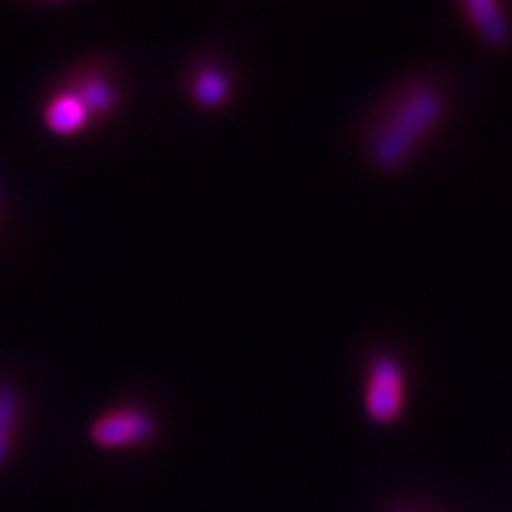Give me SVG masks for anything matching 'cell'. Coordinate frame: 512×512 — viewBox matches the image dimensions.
Segmentation results:
<instances>
[{
	"label": "cell",
	"instance_id": "8",
	"mask_svg": "<svg viewBox=\"0 0 512 512\" xmlns=\"http://www.w3.org/2000/svg\"><path fill=\"white\" fill-rule=\"evenodd\" d=\"M79 95L83 105H86L88 112H107L110 107L117 102V93L112 91V86L102 79H91V81H83L79 91H74Z\"/></svg>",
	"mask_w": 512,
	"mask_h": 512
},
{
	"label": "cell",
	"instance_id": "1",
	"mask_svg": "<svg viewBox=\"0 0 512 512\" xmlns=\"http://www.w3.org/2000/svg\"><path fill=\"white\" fill-rule=\"evenodd\" d=\"M441 112H444V102H441L439 93L427 91V88L403 100V105L380 128V133L373 138V145H370V157H373L375 166L392 171L406 162L415 145L441 119Z\"/></svg>",
	"mask_w": 512,
	"mask_h": 512
},
{
	"label": "cell",
	"instance_id": "3",
	"mask_svg": "<svg viewBox=\"0 0 512 512\" xmlns=\"http://www.w3.org/2000/svg\"><path fill=\"white\" fill-rule=\"evenodd\" d=\"M157 432L155 420L140 411H119L100 418L93 425L91 439L102 448H124L143 444Z\"/></svg>",
	"mask_w": 512,
	"mask_h": 512
},
{
	"label": "cell",
	"instance_id": "6",
	"mask_svg": "<svg viewBox=\"0 0 512 512\" xmlns=\"http://www.w3.org/2000/svg\"><path fill=\"white\" fill-rule=\"evenodd\" d=\"M192 93H195V100L202 107H219L228 100L230 81L221 72H216V69H207V72H202L195 79Z\"/></svg>",
	"mask_w": 512,
	"mask_h": 512
},
{
	"label": "cell",
	"instance_id": "5",
	"mask_svg": "<svg viewBox=\"0 0 512 512\" xmlns=\"http://www.w3.org/2000/svg\"><path fill=\"white\" fill-rule=\"evenodd\" d=\"M86 105L76 93H62L53 98V102L46 107V124L57 136H72L79 133L88 121Z\"/></svg>",
	"mask_w": 512,
	"mask_h": 512
},
{
	"label": "cell",
	"instance_id": "7",
	"mask_svg": "<svg viewBox=\"0 0 512 512\" xmlns=\"http://www.w3.org/2000/svg\"><path fill=\"white\" fill-rule=\"evenodd\" d=\"M19 418V399L8 389H0V465L8 460L12 430Z\"/></svg>",
	"mask_w": 512,
	"mask_h": 512
},
{
	"label": "cell",
	"instance_id": "4",
	"mask_svg": "<svg viewBox=\"0 0 512 512\" xmlns=\"http://www.w3.org/2000/svg\"><path fill=\"white\" fill-rule=\"evenodd\" d=\"M465 10L470 12L472 22L484 41L494 48H508L512 43V29L508 17L503 15L501 5L494 0H467Z\"/></svg>",
	"mask_w": 512,
	"mask_h": 512
},
{
	"label": "cell",
	"instance_id": "2",
	"mask_svg": "<svg viewBox=\"0 0 512 512\" xmlns=\"http://www.w3.org/2000/svg\"><path fill=\"white\" fill-rule=\"evenodd\" d=\"M403 375L399 363L389 356H380L370 370L366 392V411L370 420L392 422L401 413Z\"/></svg>",
	"mask_w": 512,
	"mask_h": 512
}]
</instances>
